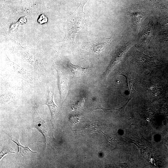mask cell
I'll use <instances>...</instances> for the list:
<instances>
[{"instance_id": "cell-1", "label": "cell", "mask_w": 168, "mask_h": 168, "mask_svg": "<svg viewBox=\"0 0 168 168\" xmlns=\"http://www.w3.org/2000/svg\"><path fill=\"white\" fill-rule=\"evenodd\" d=\"M88 0H80L79 6L71 14L65 17L66 33L68 37L75 42V36L83 28L85 23V14L83 7Z\"/></svg>"}, {"instance_id": "cell-2", "label": "cell", "mask_w": 168, "mask_h": 168, "mask_svg": "<svg viewBox=\"0 0 168 168\" xmlns=\"http://www.w3.org/2000/svg\"><path fill=\"white\" fill-rule=\"evenodd\" d=\"M18 50L21 57L37 70L43 73H48L42 62L43 51L21 47Z\"/></svg>"}, {"instance_id": "cell-3", "label": "cell", "mask_w": 168, "mask_h": 168, "mask_svg": "<svg viewBox=\"0 0 168 168\" xmlns=\"http://www.w3.org/2000/svg\"><path fill=\"white\" fill-rule=\"evenodd\" d=\"M6 68L10 74L25 81L31 85H34L35 80L26 69L11 61L7 56L6 58Z\"/></svg>"}, {"instance_id": "cell-4", "label": "cell", "mask_w": 168, "mask_h": 168, "mask_svg": "<svg viewBox=\"0 0 168 168\" xmlns=\"http://www.w3.org/2000/svg\"><path fill=\"white\" fill-rule=\"evenodd\" d=\"M33 126L43 135L45 145L51 139L54 138L53 134L48 124L40 117L36 111L33 116Z\"/></svg>"}, {"instance_id": "cell-5", "label": "cell", "mask_w": 168, "mask_h": 168, "mask_svg": "<svg viewBox=\"0 0 168 168\" xmlns=\"http://www.w3.org/2000/svg\"><path fill=\"white\" fill-rule=\"evenodd\" d=\"M54 68L57 73L58 85L60 95L61 103L64 101L68 93V79L67 75L56 66H54Z\"/></svg>"}, {"instance_id": "cell-6", "label": "cell", "mask_w": 168, "mask_h": 168, "mask_svg": "<svg viewBox=\"0 0 168 168\" xmlns=\"http://www.w3.org/2000/svg\"><path fill=\"white\" fill-rule=\"evenodd\" d=\"M111 38L105 40H96L88 44L89 49L92 52L99 56L103 55L110 44Z\"/></svg>"}, {"instance_id": "cell-7", "label": "cell", "mask_w": 168, "mask_h": 168, "mask_svg": "<svg viewBox=\"0 0 168 168\" xmlns=\"http://www.w3.org/2000/svg\"><path fill=\"white\" fill-rule=\"evenodd\" d=\"M132 59L138 63L141 64L144 67H155L158 66L155 63L154 59L146 55L142 52L136 51L132 56Z\"/></svg>"}, {"instance_id": "cell-8", "label": "cell", "mask_w": 168, "mask_h": 168, "mask_svg": "<svg viewBox=\"0 0 168 168\" xmlns=\"http://www.w3.org/2000/svg\"><path fill=\"white\" fill-rule=\"evenodd\" d=\"M67 66L73 74L76 76L86 77L88 76L91 72L89 68H83L72 64L68 61Z\"/></svg>"}, {"instance_id": "cell-9", "label": "cell", "mask_w": 168, "mask_h": 168, "mask_svg": "<svg viewBox=\"0 0 168 168\" xmlns=\"http://www.w3.org/2000/svg\"><path fill=\"white\" fill-rule=\"evenodd\" d=\"M104 134L105 139L103 142V145L105 150L106 152H110L116 149L119 144L118 139L116 137Z\"/></svg>"}, {"instance_id": "cell-10", "label": "cell", "mask_w": 168, "mask_h": 168, "mask_svg": "<svg viewBox=\"0 0 168 168\" xmlns=\"http://www.w3.org/2000/svg\"><path fill=\"white\" fill-rule=\"evenodd\" d=\"M54 92L53 94L51 93L50 92L49 87H48V97L47 101L45 104L49 107L53 120H54V118L58 110V106L56 105L54 101Z\"/></svg>"}, {"instance_id": "cell-11", "label": "cell", "mask_w": 168, "mask_h": 168, "mask_svg": "<svg viewBox=\"0 0 168 168\" xmlns=\"http://www.w3.org/2000/svg\"><path fill=\"white\" fill-rule=\"evenodd\" d=\"M11 140L14 142L18 146L19 149L18 154L21 156L26 157L31 156L32 153H38L37 152L32 151L28 147H24L23 146L20 144L18 140H16V141H15L12 139Z\"/></svg>"}, {"instance_id": "cell-12", "label": "cell", "mask_w": 168, "mask_h": 168, "mask_svg": "<svg viewBox=\"0 0 168 168\" xmlns=\"http://www.w3.org/2000/svg\"><path fill=\"white\" fill-rule=\"evenodd\" d=\"M132 17L134 26L138 29L143 19V15L141 13L137 12L133 14Z\"/></svg>"}, {"instance_id": "cell-13", "label": "cell", "mask_w": 168, "mask_h": 168, "mask_svg": "<svg viewBox=\"0 0 168 168\" xmlns=\"http://www.w3.org/2000/svg\"><path fill=\"white\" fill-rule=\"evenodd\" d=\"M149 91L152 95L154 96H160L163 93L161 87L157 85L151 86L149 89Z\"/></svg>"}, {"instance_id": "cell-14", "label": "cell", "mask_w": 168, "mask_h": 168, "mask_svg": "<svg viewBox=\"0 0 168 168\" xmlns=\"http://www.w3.org/2000/svg\"><path fill=\"white\" fill-rule=\"evenodd\" d=\"M84 102L83 98L81 97L79 99L76 100L74 103L72 104V109L76 111L81 110L83 106Z\"/></svg>"}, {"instance_id": "cell-15", "label": "cell", "mask_w": 168, "mask_h": 168, "mask_svg": "<svg viewBox=\"0 0 168 168\" xmlns=\"http://www.w3.org/2000/svg\"><path fill=\"white\" fill-rule=\"evenodd\" d=\"M16 153L12 149L7 148H3L0 153V160L2 159V157L7 154H10L11 153Z\"/></svg>"}, {"instance_id": "cell-16", "label": "cell", "mask_w": 168, "mask_h": 168, "mask_svg": "<svg viewBox=\"0 0 168 168\" xmlns=\"http://www.w3.org/2000/svg\"><path fill=\"white\" fill-rule=\"evenodd\" d=\"M82 117L81 115H71L69 118V120L71 122L76 124L79 122Z\"/></svg>"}, {"instance_id": "cell-17", "label": "cell", "mask_w": 168, "mask_h": 168, "mask_svg": "<svg viewBox=\"0 0 168 168\" xmlns=\"http://www.w3.org/2000/svg\"><path fill=\"white\" fill-rule=\"evenodd\" d=\"M38 21L40 23L42 24L46 22L47 21L48 19L45 16L44 14H42L40 16Z\"/></svg>"}, {"instance_id": "cell-18", "label": "cell", "mask_w": 168, "mask_h": 168, "mask_svg": "<svg viewBox=\"0 0 168 168\" xmlns=\"http://www.w3.org/2000/svg\"><path fill=\"white\" fill-rule=\"evenodd\" d=\"M165 143L168 146V136L165 139Z\"/></svg>"}]
</instances>
